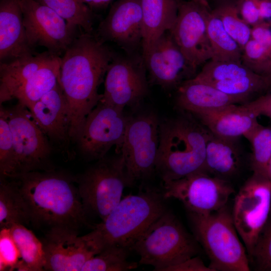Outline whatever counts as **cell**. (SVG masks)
<instances>
[{"label": "cell", "mask_w": 271, "mask_h": 271, "mask_svg": "<svg viewBox=\"0 0 271 271\" xmlns=\"http://www.w3.org/2000/svg\"><path fill=\"white\" fill-rule=\"evenodd\" d=\"M212 10L221 20L228 34L238 43L242 52L245 44L251 39V28L241 18L237 0H215Z\"/></svg>", "instance_id": "obj_30"}, {"label": "cell", "mask_w": 271, "mask_h": 271, "mask_svg": "<svg viewBox=\"0 0 271 271\" xmlns=\"http://www.w3.org/2000/svg\"><path fill=\"white\" fill-rule=\"evenodd\" d=\"M129 116L124 109L101 101L87 116L76 143L87 160H99L113 146L120 148Z\"/></svg>", "instance_id": "obj_11"}, {"label": "cell", "mask_w": 271, "mask_h": 271, "mask_svg": "<svg viewBox=\"0 0 271 271\" xmlns=\"http://www.w3.org/2000/svg\"><path fill=\"white\" fill-rule=\"evenodd\" d=\"M245 138L252 147L250 167L253 173L269 177L268 166L271 159V128L259 124Z\"/></svg>", "instance_id": "obj_33"}, {"label": "cell", "mask_w": 271, "mask_h": 271, "mask_svg": "<svg viewBox=\"0 0 271 271\" xmlns=\"http://www.w3.org/2000/svg\"><path fill=\"white\" fill-rule=\"evenodd\" d=\"M34 119L49 141L61 149L71 141L68 102L58 83L29 108Z\"/></svg>", "instance_id": "obj_19"}, {"label": "cell", "mask_w": 271, "mask_h": 271, "mask_svg": "<svg viewBox=\"0 0 271 271\" xmlns=\"http://www.w3.org/2000/svg\"><path fill=\"white\" fill-rule=\"evenodd\" d=\"M106 156L88 168L78 180V189L89 216L103 220L121 200L124 188L130 187L120 154Z\"/></svg>", "instance_id": "obj_7"}, {"label": "cell", "mask_w": 271, "mask_h": 271, "mask_svg": "<svg viewBox=\"0 0 271 271\" xmlns=\"http://www.w3.org/2000/svg\"><path fill=\"white\" fill-rule=\"evenodd\" d=\"M242 104L253 111L257 116L264 115L271 119V90Z\"/></svg>", "instance_id": "obj_40"}, {"label": "cell", "mask_w": 271, "mask_h": 271, "mask_svg": "<svg viewBox=\"0 0 271 271\" xmlns=\"http://www.w3.org/2000/svg\"><path fill=\"white\" fill-rule=\"evenodd\" d=\"M195 1H197L203 2L204 3L208 4V2L207 0H195Z\"/></svg>", "instance_id": "obj_47"}, {"label": "cell", "mask_w": 271, "mask_h": 271, "mask_svg": "<svg viewBox=\"0 0 271 271\" xmlns=\"http://www.w3.org/2000/svg\"><path fill=\"white\" fill-rule=\"evenodd\" d=\"M10 228L21 256L16 270H44L45 255L42 241L23 224H15Z\"/></svg>", "instance_id": "obj_28"}, {"label": "cell", "mask_w": 271, "mask_h": 271, "mask_svg": "<svg viewBox=\"0 0 271 271\" xmlns=\"http://www.w3.org/2000/svg\"><path fill=\"white\" fill-rule=\"evenodd\" d=\"M209 4L180 1L178 15L170 31L189 63L196 70L211 60L213 53L207 34Z\"/></svg>", "instance_id": "obj_14"}, {"label": "cell", "mask_w": 271, "mask_h": 271, "mask_svg": "<svg viewBox=\"0 0 271 271\" xmlns=\"http://www.w3.org/2000/svg\"><path fill=\"white\" fill-rule=\"evenodd\" d=\"M181 0H141L143 12V58L158 39L172 28Z\"/></svg>", "instance_id": "obj_24"}, {"label": "cell", "mask_w": 271, "mask_h": 271, "mask_svg": "<svg viewBox=\"0 0 271 271\" xmlns=\"http://www.w3.org/2000/svg\"><path fill=\"white\" fill-rule=\"evenodd\" d=\"M212 134L224 138H246L260 124L257 116L243 104H233L193 115Z\"/></svg>", "instance_id": "obj_21"}, {"label": "cell", "mask_w": 271, "mask_h": 271, "mask_svg": "<svg viewBox=\"0 0 271 271\" xmlns=\"http://www.w3.org/2000/svg\"><path fill=\"white\" fill-rule=\"evenodd\" d=\"M56 55L47 51L1 63V104L13 99L20 87Z\"/></svg>", "instance_id": "obj_23"}, {"label": "cell", "mask_w": 271, "mask_h": 271, "mask_svg": "<svg viewBox=\"0 0 271 271\" xmlns=\"http://www.w3.org/2000/svg\"><path fill=\"white\" fill-rule=\"evenodd\" d=\"M237 5L241 18L249 26L263 21L259 15L258 0H237Z\"/></svg>", "instance_id": "obj_39"}, {"label": "cell", "mask_w": 271, "mask_h": 271, "mask_svg": "<svg viewBox=\"0 0 271 271\" xmlns=\"http://www.w3.org/2000/svg\"><path fill=\"white\" fill-rule=\"evenodd\" d=\"M258 10L262 21L271 20V0H258Z\"/></svg>", "instance_id": "obj_43"}, {"label": "cell", "mask_w": 271, "mask_h": 271, "mask_svg": "<svg viewBox=\"0 0 271 271\" xmlns=\"http://www.w3.org/2000/svg\"><path fill=\"white\" fill-rule=\"evenodd\" d=\"M3 108L11 129L15 153L14 172L10 177L33 171L53 170L49 140L29 109L18 102L13 107Z\"/></svg>", "instance_id": "obj_8"}, {"label": "cell", "mask_w": 271, "mask_h": 271, "mask_svg": "<svg viewBox=\"0 0 271 271\" xmlns=\"http://www.w3.org/2000/svg\"><path fill=\"white\" fill-rule=\"evenodd\" d=\"M268 174L269 178L271 180V159L269 161L268 166Z\"/></svg>", "instance_id": "obj_46"}, {"label": "cell", "mask_w": 271, "mask_h": 271, "mask_svg": "<svg viewBox=\"0 0 271 271\" xmlns=\"http://www.w3.org/2000/svg\"><path fill=\"white\" fill-rule=\"evenodd\" d=\"M249 259L255 270L271 271V209Z\"/></svg>", "instance_id": "obj_36"}, {"label": "cell", "mask_w": 271, "mask_h": 271, "mask_svg": "<svg viewBox=\"0 0 271 271\" xmlns=\"http://www.w3.org/2000/svg\"><path fill=\"white\" fill-rule=\"evenodd\" d=\"M151 80L166 89L178 88L196 74L169 32L161 36L143 58Z\"/></svg>", "instance_id": "obj_17"}, {"label": "cell", "mask_w": 271, "mask_h": 271, "mask_svg": "<svg viewBox=\"0 0 271 271\" xmlns=\"http://www.w3.org/2000/svg\"><path fill=\"white\" fill-rule=\"evenodd\" d=\"M35 53L28 42L20 0H1V63Z\"/></svg>", "instance_id": "obj_20"}, {"label": "cell", "mask_w": 271, "mask_h": 271, "mask_svg": "<svg viewBox=\"0 0 271 271\" xmlns=\"http://www.w3.org/2000/svg\"><path fill=\"white\" fill-rule=\"evenodd\" d=\"M165 271H212L198 256H193L186 260L170 266Z\"/></svg>", "instance_id": "obj_42"}, {"label": "cell", "mask_w": 271, "mask_h": 271, "mask_svg": "<svg viewBox=\"0 0 271 271\" xmlns=\"http://www.w3.org/2000/svg\"><path fill=\"white\" fill-rule=\"evenodd\" d=\"M270 53L271 48L251 38L242 50L241 61L243 64L255 72L266 61Z\"/></svg>", "instance_id": "obj_38"}, {"label": "cell", "mask_w": 271, "mask_h": 271, "mask_svg": "<svg viewBox=\"0 0 271 271\" xmlns=\"http://www.w3.org/2000/svg\"><path fill=\"white\" fill-rule=\"evenodd\" d=\"M139 263L165 271L198 252L197 240L168 209L155 220L132 246Z\"/></svg>", "instance_id": "obj_6"}, {"label": "cell", "mask_w": 271, "mask_h": 271, "mask_svg": "<svg viewBox=\"0 0 271 271\" xmlns=\"http://www.w3.org/2000/svg\"><path fill=\"white\" fill-rule=\"evenodd\" d=\"M113 58L102 40L86 32L76 37L61 57L58 81L68 102L74 142L101 97L98 88Z\"/></svg>", "instance_id": "obj_1"}, {"label": "cell", "mask_w": 271, "mask_h": 271, "mask_svg": "<svg viewBox=\"0 0 271 271\" xmlns=\"http://www.w3.org/2000/svg\"><path fill=\"white\" fill-rule=\"evenodd\" d=\"M160 121L154 112L129 116L117 154L121 156L130 187L155 171Z\"/></svg>", "instance_id": "obj_9"}, {"label": "cell", "mask_w": 271, "mask_h": 271, "mask_svg": "<svg viewBox=\"0 0 271 271\" xmlns=\"http://www.w3.org/2000/svg\"><path fill=\"white\" fill-rule=\"evenodd\" d=\"M15 153L11 129L3 107L0 108V178L13 174Z\"/></svg>", "instance_id": "obj_35"}, {"label": "cell", "mask_w": 271, "mask_h": 271, "mask_svg": "<svg viewBox=\"0 0 271 271\" xmlns=\"http://www.w3.org/2000/svg\"><path fill=\"white\" fill-rule=\"evenodd\" d=\"M271 209V180L253 173L236 194L231 212L236 230L248 257Z\"/></svg>", "instance_id": "obj_10"}, {"label": "cell", "mask_w": 271, "mask_h": 271, "mask_svg": "<svg viewBox=\"0 0 271 271\" xmlns=\"http://www.w3.org/2000/svg\"><path fill=\"white\" fill-rule=\"evenodd\" d=\"M207 34L216 61L242 62V50L224 28L221 20L211 9L207 21Z\"/></svg>", "instance_id": "obj_29"}, {"label": "cell", "mask_w": 271, "mask_h": 271, "mask_svg": "<svg viewBox=\"0 0 271 271\" xmlns=\"http://www.w3.org/2000/svg\"><path fill=\"white\" fill-rule=\"evenodd\" d=\"M255 72L271 77V53L266 61L259 67Z\"/></svg>", "instance_id": "obj_45"}, {"label": "cell", "mask_w": 271, "mask_h": 271, "mask_svg": "<svg viewBox=\"0 0 271 271\" xmlns=\"http://www.w3.org/2000/svg\"><path fill=\"white\" fill-rule=\"evenodd\" d=\"M145 66L139 59L114 57L107 70L99 101L122 109L139 105L148 92Z\"/></svg>", "instance_id": "obj_15"}, {"label": "cell", "mask_w": 271, "mask_h": 271, "mask_svg": "<svg viewBox=\"0 0 271 271\" xmlns=\"http://www.w3.org/2000/svg\"><path fill=\"white\" fill-rule=\"evenodd\" d=\"M56 12L67 22L91 33L93 14L91 9L80 0H36Z\"/></svg>", "instance_id": "obj_31"}, {"label": "cell", "mask_w": 271, "mask_h": 271, "mask_svg": "<svg viewBox=\"0 0 271 271\" xmlns=\"http://www.w3.org/2000/svg\"><path fill=\"white\" fill-rule=\"evenodd\" d=\"M165 200L162 193L152 189L127 196L86 235L100 251L111 245L131 250L151 224L167 210Z\"/></svg>", "instance_id": "obj_4"}, {"label": "cell", "mask_w": 271, "mask_h": 271, "mask_svg": "<svg viewBox=\"0 0 271 271\" xmlns=\"http://www.w3.org/2000/svg\"><path fill=\"white\" fill-rule=\"evenodd\" d=\"M160 122L155 171L162 181L179 179L205 171L210 131L189 112Z\"/></svg>", "instance_id": "obj_3"}, {"label": "cell", "mask_w": 271, "mask_h": 271, "mask_svg": "<svg viewBox=\"0 0 271 271\" xmlns=\"http://www.w3.org/2000/svg\"><path fill=\"white\" fill-rule=\"evenodd\" d=\"M28 206L30 223L46 230L63 228L78 231L90 224L76 179L54 171H37L13 176Z\"/></svg>", "instance_id": "obj_2"}, {"label": "cell", "mask_w": 271, "mask_h": 271, "mask_svg": "<svg viewBox=\"0 0 271 271\" xmlns=\"http://www.w3.org/2000/svg\"><path fill=\"white\" fill-rule=\"evenodd\" d=\"M61 62L60 56H55L20 87L14 99L30 108L57 84Z\"/></svg>", "instance_id": "obj_27"}, {"label": "cell", "mask_w": 271, "mask_h": 271, "mask_svg": "<svg viewBox=\"0 0 271 271\" xmlns=\"http://www.w3.org/2000/svg\"><path fill=\"white\" fill-rule=\"evenodd\" d=\"M255 73L242 62L209 60L194 77L209 84L248 76Z\"/></svg>", "instance_id": "obj_34"}, {"label": "cell", "mask_w": 271, "mask_h": 271, "mask_svg": "<svg viewBox=\"0 0 271 271\" xmlns=\"http://www.w3.org/2000/svg\"><path fill=\"white\" fill-rule=\"evenodd\" d=\"M129 251L116 245L106 246L88 260L81 271H126L136 268L138 263L128 260Z\"/></svg>", "instance_id": "obj_32"}, {"label": "cell", "mask_w": 271, "mask_h": 271, "mask_svg": "<svg viewBox=\"0 0 271 271\" xmlns=\"http://www.w3.org/2000/svg\"><path fill=\"white\" fill-rule=\"evenodd\" d=\"M194 237L204 248L212 271H249V259L227 205L208 214L188 212Z\"/></svg>", "instance_id": "obj_5"}, {"label": "cell", "mask_w": 271, "mask_h": 271, "mask_svg": "<svg viewBox=\"0 0 271 271\" xmlns=\"http://www.w3.org/2000/svg\"><path fill=\"white\" fill-rule=\"evenodd\" d=\"M176 104L179 110L194 115L233 104H241V102L238 99L194 77L185 81L177 88Z\"/></svg>", "instance_id": "obj_22"}, {"label": "cell", "mask_w": 271, "mask_h": 271, "mask_svg": "<svg viewBox=\"0 0 271 271\" xmlns=\"http://www.w3.org/2000/svg\"><path fill=\"white\" fill-rule=\"evenodd\" d=\"M141 0H117L97 30L103 41L116 43L126 51L142 44L143 33Z\"/></svg>", "instance_id": "obj_18"}, {"label": "cell", "mask_w": 271, "mask_h": 271, "mask_svg": "<svg viewBox=\"0 0 271 271\" xmlns=\"http://www.w3.org/2000/svg\"><path fill=\"white\" fill-rule=\"evenodd\" d=\"M251 38L271 48V20L263 21L252 26Z\"/></svg>", "instance_id": "obj_41"}, {"label": "cell", "mask_w": 271, "mask_h": 271, "mask_svg": "<svg viewBox=\"0 0 271 271\" xmlns=\"http://www.w3.org/2000/svg\"><path fill=\"white\" fill-rule=\"evenodd\" d=\"M164 199L181 202L188 212L208 214L227 205L234 192L226 180L201 171L183 178L163 181Z\"/></svg>", "instance_id": "obj_12"}, {"label": "cell", "mask_w": 271, "mask_h": 271, "mask_svg": "<svg viewBox=\"0 0 271 271\" xmlns=\"http://www.w3.org/2000/svg\"><path fill=\"white\" fill-rule=\"evenodd\" d=\"M30 223L26 201L16 182L0 178V228Z\"/></svg>", "instance_id": "obj_26"}, {"label": "cell", "mask_w": 271, "mask_h": 271, "mask_svg": "<svg viewBox=\"0 0 271 271\" xmlns=\"http://www.w3.org/2000/svg\"><path fill=\"white\" fill-rule=\"evenodd\" d=\"M28 43L60 56L79 35L78 27L69 24L49 7L36 0H20Z\"/></svg>", "instance_id": "obj_13"}, {"label": "cell", "mask_w": 271, "mask_h": 271, "mask_svg": "<svg viewBox=\"0 0 271 271\" xmlns=\"http://www.w3.org/2000/svg\"><path fill=\"white\" fill-rule=\"evenodd\" d=\"M82 3L92 8H102L107 6L113 0H80Z\"/></svg>", "instance_id": "obj_44"}, {"label": "cell", "mask_w": 271, "mask_h": 271, "mask_svg": "<svg viewBox=\"0 0 271 271\" xmlns=\"http://www.w3.org/2000/svg\"><path fill=\"white\" fill-rule=\"evenodd\" d=\"M21 256L10 228L0 230V271L16 270Z\"/></svg>", "instance_id": "obj_37"}, {"label": "cell", "mask_w": 271, "mask_h": 271, "mask_svg": "<svg viewBox=\"0 0 271 271\" xmlns=\"http://www.w3.org/2000/svg\"><path fill=\"white\" fill-rule=\"evenodd\" d=\"M238 141L210 132L206 146L205 172L224 180L235 175L241 163V151Z\"/></svg>", "instance_id": "obj_25"}, {"label": "cell", "mask_w": 271, "mask_h": 271, "mask_svg": "<svg viewBox=\"0 0 271 271\" xmlns=\"http://www.w3.org/2000/svg\"><path fill=\"white\" fill-rule=\"evenodd\" d=\"M45 255L44 270L81 271L84 264L100 250L86 235L63 228L46 232L42 241Z\"/></svg>", "instance_id": "obj_16"}]
</instances>
